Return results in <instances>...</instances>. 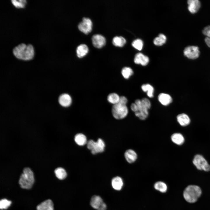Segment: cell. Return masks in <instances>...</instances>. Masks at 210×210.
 I'll list each match as a JSON object with an SVG mask.
<instances>
[{
	"label": "cell",
	"mask_w": 210,
	"mask_h": 210,
	"mask_svg": "<svg viewBox=\"0 0 210 210\" xmlns=\"http://www.w3.org/2000/svg\"><path fill=\"white\" fill-rule=\"evenodd\" d=\"M19 180L20 187L23 189H29L32 187L34 182L33 173L29 167L24 169Z\"/></svg>",
	"instance_id": "3"
},
{
	"label": "cell",
	"mask_w": 210,
	"mask_h": 210,
	"mask_svg": "<svg viewBox=\"0 0 210 210\" xmlns=\"http://www.w3.org/2000/svg\"><path fill=\"white\" fill-rule=\"evenodd\" d=\"M103 202V199L101 197L95 195L92 197L90 203L92 208L97 210Z\"/></svg>",
	"instance_id": "19"
},
{
	"label": "cell",
	"mask_w": 210,
	"mask_h": 210,
	"mask_svg": "<svg viewBox=\"0 0 210 210\" xmlns=\"http://www.w3.org/2000/svg\"><path fill=\"white\" fill-rule=\"evenodd\" d=\"M200 188L195 185H190L185 189L183 193L185 200L190 203L196 202L202 194Z\"/></svg>",
	"instance_id": "2"
},
{
	"label": "cell",
	"mask_w": 210,
	"mask_h": 210,
	"mask_svg": "<svg viewBox=\"0 0 210 210\" xmlns=\"http://www.w3.org/2000/svg\"><path fill=\"white\" fill-rule=\"evenodd\" d=\"M11 1L13 5L18 8H24L26 4L25 0H12Z\"/></svg>",
	"instance_id": "31"
},
{
	"label": "cell",
	"mask_w": 210,
	"mask_h": 210,
	"mask_svg": "<svg viewBox=\"0 0 210 210\" xmlns=\"http://www.w3.org/2000/svg\"><path fill=\"white\" fill-rule=\"evenodd\" d=\"M130 108L132 111L134 113L139 111V108L135 102L132 103L130 106Z\"/></svg>",
	"instance_id": "36"
},
{
	"label": "cell",
	"mask_w": 210,
	"mask_h": 210,
	"mask_svg": "<svg viewBox=\"0 0 210 210\" xmlns=\"http://www.w3.org/2000/svg\"><path fill=\"white\" fill-rule=\"evenodd\" d=\"M111 185L113 188L117 191L121 190L124 185V182L122 178L118 176L114 177L112 179Z\"/></svg>",
	"instance_id": "16"
},
{
	"label": "cell",
	"mask_w": 210,
	"mask_h": 210,
	"mask_svg": "<svg viewBox=\"0 0 210 210\" xmlns=\"http://www.w3.org/2000/svg\"><path fill=\"white\" fill-rule=\"evenodd\" d=\"M58 101L60 104L64 107L69 106L72 103V99L71 96L68 94L64 93L59 97Z\"/></svg>",
	"instance_id": "15"
},
{
	"label": "cell",
	"mask_w": 210,
	"mask_h": 210,
	"mask_svg": "<svg viewBox=\"0 0 210 210\" xmlns=\"http://www.w3.org/2000/svg\"><path fill=\"white\" fill-rule=\"evenodd\" d=\"M124 156L126 160L130 164L134 163L138 158V155L136 152L132 149L127 150L124 153Z\"/></svg>",
	"instance_id": "11"
},
{
	"label": "cell",
	"mask_w": 210,
	"mask_h": 210,
	"mask_svg": "<svg viewBox=\"0 0 210 210\" xmlns=\"http://www.w3.org/2000/svg\"><path fill=\"white\" fill-rule=\"evenodd\" d=\"M11 202L6 199L0 201V208L1 209H7L10 205Z\"/></svg>",
	"instance_id": "32"
},
{
	"label": "cell",
	"mask_w": 210,
	"mask_h": 210,
	"mask_svg": "<svg viewBox=\"0 0 210 210\" xmlns=\"http://www.w3.org/2000/svg\"><path fill=\"white\" fill-rule=\"evenodd\" d=\"M176 119L178 123L182 126L188 125L190 122L189 117L184 113H181L178 115Z\"/></svg>",
	"instance_id": "18"
},
{
	"label": "cell",
	"mask_w": 210,
	"mask_h": 210,
	"mask_svg": "<svg viewBox=\"0 0 210 210\" xmlns=\"http://www.w3.org/2000/svg\"><path fill=\"white\" fill-rule=\"evenodd\" d=\"M132 45V46L136 49L141 50L143 48V43L141 39H137L133 41Z\"/></svg>",
	"instance_id": "30"
},
{
	"label": "cell",
	"mask_w": 210,
	"mask_h": 210,
	"mask_svg": "<svg viewBox=\"0 0 210 210\" xmlns=\"http://www.w3.org/2000/svg\"><path fill=\"white\" fill-rule=\"evenodd\" d=\"M192 162L198 170L205 172L210 171V165L202 155H196L194 157Z\"/></svg>",
	"instance_id": "6"
},
{
	"label": "cell",
	"mask_w": 210,
	"mask_h": 210,
	"mask_svg": "<svg viewBox=\"0 0 210 210\" xmlns=\"http://www.w3.org/2000/svg\"><path fill=\"white\" fill-rule=\"evenodd\" d=\"M167 38L163 34H160L158 36L155 37L154 39L153 43L155 45L158 46H161L164 44L166 42Z\"/></svg>",
	"instance_id": "28"
},
{
	"label": "cell",
	"mask_w": 210,
	"mask_h": 210,
	"mask_svg": "<svg viewBox=\"0 0 210 210\" xmlns=\"http://www.w3.org/2000/svg\"><path fill=\"white\" fill-rule=\"evenodd\" d=\"M92 40L93 46L99 48L104 45L106 42L104 37L100 34L94 35L92 37Z\"/></svg>",
	"instance_id": "12"
},
{
	"label": "cell",
	"mask_w": 210,
	"mask_h": 210,
	"mask_svg": "<svg viewBox=\"0 0 210 210\" xmlns=\"http://www.w3.org/2000/svg\"><path fill=\"white\" fill-rule=\"evenodd\" d=\"M134 72L132 69L129 67H125L121 70V74L125 79H129L133 74Z\"/></svg>",
	"instance_id": "29"
},
{
	"label": "cell",
	"mask_w": 210,
	"mask_h": 210,
	"mask_svg": "<svg viewBox=\"0 0 210 210\" xmlns=\"http://www.w3.org/2000/svg\"><path fill=\"white\" fill-rule=\"evenodd\" d=\"M14 55L17 58L24 60L32 59L34 54V49L32 45L21 43L14 48L13 50Z\"/></svg>",
	"instance_id": "1"
},
{
	"label": "cell",
	"mask_w": 210,
	"mask_h": 210,
	"mask_svg": "<svg viewBox=\"0 0 210 210\" xmlns=\"http://www.w3.org/2000/svg\"><path fill=\"white\" fill-rule=\"evenodd\" d=\"M202 33L206 37H210V25L206 26L202 30Z\"/></svg>",
	"instance_id": "34"
},
{
	"label": "cell",
	"mask_w": 210,
	"mask_h": 210,
	"mask_svg": "<svg viewBox=\"0 0 210 210\" xmlns=\"http://www.w3.org/2000/svg\"><path fill=\"white\" fill-rule=\"evenodd\" d=\"M185 56L191 60L196 59L199 57L200 51L199 47L196 46L189 45L185 47L183 50Z\"/></svg>",
	"instance_id": "7"
},
{
	"label": "cell",
	"mask_w": 210,
	"mask_h": 210,
	"mask_svg": "<svg viewBox=\"0 0 210 210\" xmlns=\"http://www.w3.org/2000/svg\"><path fill=\"white\" fill-rule=\"evenodd\" d=\"M129 113L128 108L126 105L118 103L113 105L112 113L113 117L116 119H124L127 116Z\"/></svg>",
	"instance_id": "4"
},
{
	"label": "cell",
	"mask_w": 210,
	"mask_h": 210,
	"mask_svg": "<svg viewBox=\"0 0 210 210\" xmlns=\"http://www.w3.org/2000/svg\"><path fill=\"white\" fill-rule=\"evenodd\" d=\"M88 51V48L87 45L82 44L79 45L77 48L76 52L77 56L81 58L86 55Z\"/></svg>",
	"instance_id": "22"
},
{
	"label": "cell",
	"mask_w": 210,
	"mask_h": 210,
	"mask_svg": "<svg viewBox=\"0 0 210 210\" xmlns=\"http://www.w3.org/2000/svg\"><path fill=\"white\" fill-rule=\"evenodd\" d=\"M54 172L56 177L60 180L65 179L67 176L66 170L62 167L57 168L55 170Z\"/></svg>",
	"instance_id": "25"
},
{
	"label": "cell",
	"mask_w": 210,
	"mask_h": 210,
	"mask_svg": "<svg viewBox=\"0 0 210 210\" xmlns=\"http://www.w3.org/2000/svg\"><path fill=\"white\" fill-rule=\"evenodd\" d=\"M74 140L76 144L80 146L85 145L88 142L86 136L81 133L77 134L74 136Z\"/></svg>",
	"instance_id": "21"
},
{
	"label": "cell",
	"mask_w": 210,
	"mask_h": 210,
	"mask_svg": "<svg viewBox=\"0 0 210 210\" xmlns=\"http://www.w3.org/2000/svg\"><path fill=\"white\" fill-rule=\"evenodd\" d=\"M204 40L207 46L210 48V37H205Z\"/></svg>",
	"instance_id": "38"
},
{
	"label": "cell",
	"mask_w": 210,
	"mask_h": 210,
	"mask_svg": "<svg viewBox=\"0 0 210 210\" xmlns=\"http://www.w3.org/2000/svg\"><path fill=\"white\" fill-rule=\"evenodd\" d=\"M126 43L125 39L122 36H116L113 37L112 43L115 46L120 47L123 46Z\"/></svg>",
	"instance_id": "26"
},
{
	"label": "cell",
	"mask_w": 210,
	"mask_h": 210,
	"mask_svg": "<svg viewBox=\"0 0 210 210\" xmlns=\"http://www.w3.org/2000/svg\"><path fill=\"white\" fill-rule=\"evenodd\" d=\"M188 9L192 14L197 13L201 6V3L199 0H188L187 1Z\"/></svg>",
	"instance_id": "10"
},
{
	"label": "cell",
	"mask_w": 210,
	"mask_h": 210,
	"mask_svg": "<svg viewBox=\"0 0 210 210\" xmlns=\"http://www.w3.org/2000/svg\"><path fill=\"white\" fill-rule=\"evenodd\" d=\"M92 25V22L90 19L83 17L82 21L79 23L78 27L80 30L87 34L91 31Z\"/></svg>",
	"instance_id": "8"
},
{
	"label": "cell",
	"mask_w": 210,
	"mask_h": 210,
	"mask_svg": "<svg viewBox=\"0 0 210 210\" xmlns=\"http://www.w3.org/2000/svg\"><path fill=\"white\" fill-rule=\"evenodd\" d=\"M37 210H54V204L50 199L46 200L38 204L36 207Z\"/></svg>",
	"instance_id": "17"
},
{
	"label": "cell",
	"mask_w": 210,
	"mask_h": 210,
	"mask_svg": "<svg viewBox=\"0 0 210 210\" xmlns=\"http://www.w3.org/2000/svg\"><path fill=\"white\" fill-rule=\"evenodd\" d=\"M86 144L87 148L93 154L103 152L105 147L104 142L101 138H99L96 141L93 140H90Z\"/></svg>",
	"instance_id": "5"
},
{
	"label": "cell",
	"mask_w": 210,
	"mask_h": 210,
	"mask_svg": "<svg viewBox=\"0 0 210 210\" xmlns=\"http://www.w3.org/2000/svg\"><path fill=\"white\" fill-rule=\"evenodd\" d=\"M171 139L173 143L178 145H182L185 140L183 135L179 133H175L172 134L171 136Z\"/></svg>",
	"instance_id": "20"
},
{
	"label": "cell",
	"mask_w": 210,
	"mask_h": 210,
	"mask_svg": "<svg viewBox=\"0 0 210 210\" xmlns=\"http://www.w3.org/2000/svg\"><path fill=\"white\" fill-rule=\"evenodd\" d=\"M158 99L159 102L164 106H168L172 102V99L170 95L164 93H160L158 96Z\"/></svg>",
	"instance_id": "14"
},
{
	"label": "cell",
	"mask_w": 210,
	"mask_h": 210,
	"mask_svg": "<svg viewBox=\"0 0 210 210\" xmlns=\"http://www.w3.org/2000/svg\"><path fill=\"white\" fill-rule=\"evenodd\" d=\"M107 206L105 203L103 202L97 210H106Z\"/></svg>",
	"instance_id": "37"
},
{
	"label": "cell",
	"mask_w": 210,
	"mask_h": 210,
	"mask_svg": "<svg viewBox=\"0 0 210 210\" xmlns=\"http://www.w3.org/2000/svg\"><path fill=\"white\" fill-rule=\"evenodd\" d=\"M143 105L148 110L151 107V103L149 100L146 98H144L141 99Z\"/></svg>",
	"instance_id": "33"
},
{
	"label": "cell",
	"mask_w": 210,
	"mask_h": 210,
	"mask_svg": "<svg viewBox=\"0 0 210 210\" xmlns=\"http://www.w3.org/2000/svg\"><path fill=\"white\" fill-rule=\"evenodd\" d=\"M136 104L138 107L139 111L134 113L135 116L141 120H145L149 115L148 110L144 106L141 100L137 101Z\"/></svg>",
	"instance_id": "9"
},
{
	"label": "cell",
	"mask_w": 210,
	"mask_h": 210,
	"mask_svg": "<svg viewBox=\"0 0 210 210\" xmlns=\"http://www.w3.org/2000/svg\"><path fill=\"white\" fill-rule=\"evenodd\" d=\"M120 97L116 93H111L107 97V100L109 102L114 105L119 103Z\"/></svg>",
	"instance_id": "27"
},
{
	"label": "cell",
	"mask_w": 210,
	"mask_h": 210,
	"mask_svg": "<svg viewBox=\"0 0 210 210\" xmlns=\"http://www.w3.org/2000/svg\"><path fill=\"white\" fill-rule=\"evenodd\" d=\"M149 57L143 53L139 52L136 54L134 59V62L137 64H140L143 66L147 65L149 62Z\"/></svg>",
	"instance_id": "13"
},
{
	"label": "cell",
	"mask_w": 210,
	"mask_h": 210,
	"mask_svg": "<svg viewBox=\"0 0 210 210\" xmlns=\"http://www.w3.org/2000/svg\"><path fill=\"white\" fill-rule=\"evenodd\" d=\"M128 102L127 98L124 96H121L120 97L119 103L121 104L126 105Z\"/></svg>",
	"instance_id": "35"
},
{
	"label": "cell",
	"mask_w": 210,
	"mask_h": 210,
	"mask_svg": "<svg viewBox=\"0 0 210 210\" xmlns=\"http://www.w3.org/2000/svg\"><path fill=\"white\" fill-rule=\"evenodd\" d=\"M154 188L155 190L162 193H165L168 189L167 184L162 181H158L155 183Z\"/></svg>",
	"instance_id": "24"
},
{
	"label": "cell",
	"mask_w": 210,
	"mask_h": 210,
	"mask_svg": "<svg viewBox=\"0 0 210 210\" xmlns=\"http://www.w3.org/2000/svg\"><path fill=\"white\" fill-rule=\"evenodd\" d=\"M141 88L143 92L146 93L149 97L152 98L153 97L154 89L151 85L148 83L144 84L141 85Z\"/></svg>",
	"instance_id": "23"
}]
</instances>
